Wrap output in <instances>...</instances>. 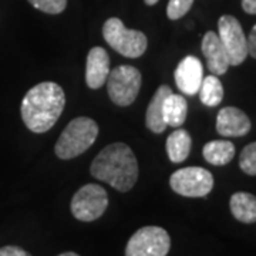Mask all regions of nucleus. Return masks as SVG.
I'll use <instances>...</instances> for the list:
<instances>
[{"label": "nucleus", "instance_id": "f257e3e1", "mask_svg": "<svg viewBox=\"0 0 256 256\" xmlns=\"http://www.w3.org/2000/svg\"><path fill=\"white\" fill-rule=\"evenodd\" d=\"M66 106L63 88L53 82H44L30 88L22 101V118L26 127L37 132H46L57 122Z\"/></svg>", "mask_w": 256, "mask_h": 256}, {"label": "nucleus", "instance_id": "f03ea898", "mask_svg": "<svg viewBox=\"0 0 256 256\" xmlns=\"http://www.w3.org/2000/svg\"><path fill=\"white\" fill-rule=\"evenodd\" d=\"M92 175L120 192L132 190L138 180V162L132 150L122 142L106 146L92 161Z\"/></svg>", "mask_w": 256, "mask_h": 256}, {"label": "nucleus", "instance_id": "7ed1b4c3", "mask_svg": "<svg viewBox=\"0 0 256 256\" xmlns=\"http://www.w3.org/2000/svg\"><path fill=\"white\" fill-rule=\"evenodd\" d=\"M98 136V126L88 117L74 118L64 128L63 134L56 142V156L62 160L76 158L87 151Z\"/></svg>", "mask_w": 256, "mask_h": 256}, {"label": "nucleus", "instance_id": "20e7f679", "mask_svg": "<svg viewBox=\"0 0 256 256\" xmlns=\"http://www.w3.org/2000/svg\"><path fill=\"white\" fill-rule=\"evenodd\" d=\"M102 36L111 48L124 57L137 58L146 53L148 40L142 32L131 30L117 18H108L102 26Z\"/></svg>", "mask_w": 256, "mask_h": 256}, {"label": "nucleus", "instance_id": "39448f33", "mask_svg": "<svg viewBox=\"0 0 256 256\" xmlns=\"http://www.w3.org/2000/svg\"><path fill=\"white\" fill-rule=\"evenodd\" d=\"M108 96L114 104L127 107L137 98L141 88V73L132 66H118L107 77Z\"/></svg>", "mask_w": 256, "mask_h": 256}, {"label": "nucleus", "instance_id": "423d86ee", "mask_svg": "<svg viewBox=\"0 0 256 256\" xmlns=\"http://www.w3.org/2000/svg\"><path fill=\"white\" fill-rule=\"evenodd\" d=\"M171 248V238L164 228L144 226L130 238L126 256H166Z\"/></svg>", "mask_w": 256, "mask_h": 256}, {"label": "nucleus", "instance_id": "0eeeda50", "mask_svg": "<svg viewBox=\"0 0 256 256\" xmlns=\"http://www.w3.org/2000/svg\"><path fill=\"white\" fill-rule=\"evenodd\" d=\"M170 185L172 191L182 196L201 198L212 191L214 176L208 170L201 166H186L171 175Z\"/></svg>", "mask_w": 256, "mask_h": 256}, {"label": "nucleus", "instance_id": "6e6552de", "mask_svg": "<svg viewBox=\"0 0 256 256\" xmlns=\"http://www.w3.org/2000/svg\"><path fill=\"white\" fill-rule=\"evenodd\" d=\"M108 206V196L106 190L96 185L87 184L82 186L72 200V212L74 218L82 222H92L100 218Z\"/></svg>", "mask_w": 256, "mask_h": 256}, {"label": "nucleus", "instance_id": "1a4fd4ad", "mask_svg": "<svg viewBox=\"0 0 256 256\" xmlns=\"http://www.w3.org/2000/svg\"><path fill=\"white\" fill-rule=\"evenodd\" d=\"M218 36L229 57L230 66H239L248 56V40L244 28L234 16L225 14L218 22Z\"/></svg>", "mask_w": 256, "mask_h": 256}, {"label": "nucleus", "instance_id": "9d476101", "mask_svg": "<svg viewBox=\"0 0 256 256\" xmlns=\"http://www.w3.org/2000/svg\"><path fill=\"white\" fill-rule=\"evenodd\" d=\"M174 76L180 92L186 96H195L204 80V67L198 57L186 56L176 66Z\"/></svg>", "mask_w": 256, "mask_h": 256}, {"label": "nucleus", "instance_id": "9b49d317", "mask_svg": "<svg viewBox=\"0 0 256 256\" xmlns=\"http://www.w3.org/2000/svg\"><path fill=\"white\" fill-rule=\"evenodd\" d=\"M250 120L236 107H225L218 112L216 131L222 137H242L250 131Z\"/></svg>", "mask_w": 256, "mask_h": 256}, {"label": "nucleus", "instance_id": "f8f14e48", "mask_svg": "<svg viewBox=\"0 0 256 256\" xmlns=\"http://www.w3.org/2000/svg\"><path fill=\"white\" fill-rule=\"evenodd\" d=\"M202 53L206 58L208 68L214 76H222L228 72L229 57L224 44L220 43V36L214 32L205 33L202 38Z\"/></svg>", "mask_w": 256, "mask_h": 256}, {"label": "nucleus", "instance_id": "ddd939ff", "mask_svg": "<svg viewBox=\"0 0 256 256\" xmlns=\"http://www.w3.org/2000/svg\"><path fill=\"white\" fill-rule=\"evenodd\" d=\"M110 74V57L102 47H92L87 56L86 64V82L87 86L97 90L104 86Z\"/></svg>", "mask_w": 256, "mask_h": 256}, {"label": "nucleus", "instance_id": "4468645a", "mask_svg": "<svg viewBox=\"0 0 256 256\" xmlns=\"http://www.w3.org/2000/svg\"><path fill=\"white\" fill-rule=\"evenodd\" d=\"M172 92L170 86H161L154 94V97L151 98L148 108H146V128H150L152 132L161 134L166 130V124L164 121V100L166 96H170Z\"/></svg>", "mask_w": 256, "mask_h": 256}, {"label": "nucleus", "instance_id": "2eb2a0df", "mask_svg": "<svg viewBox=\"0 0 256 256\" xmlns=\"http://www.w3.org/2000/svg\"><path fill=\"white\" fill-rule=\"evenodd\" d=\"M232 215L244 224L256 222V196L248 192H236L229 201Z\"/></svg>", "mask_w": 256, "mask_h": 256}, {"label": "nucleus", "instance_id": "dca6fc26", "mask_svg": "<svg viewBox=\"0 0 256 256\" xmlns=\"http://www.w3.org/2000/svg\"><path fill=\"white\" fill-rule=\"evenodd\" d=\"M191 146L192 140L188 131H185L182 128L175 130L166 140V154H168L170 161L174 164L184 162L190 156Z\"/></svg>", "mask_w": 256, "mask_h": 256}, {"label": "nucleus", "instance_id": "f3484780", "mask_svg": "<svg viewBox=\"0 0 256 256\" xmlns=\"http://www.w3.org/2000/svg\"><path fill=\"white\" fill-rule=\"evenodd\" d=\"M162 112H164V121L166 127H181L186 120V112H188V104L185 97L174 92L166 96Z\"/></svg>", "mask_w": 256, "mask_h": 256}, {"label": "nucleus", "instance_id": "a211bd4d", "mask_svg": "<svg viewBox=\"0 0 256 256\" xmlns=\"http://www.w3.org/2000/svg\"><path fill=\"white\" fill-rule=\"evenodd\" d=\"M204 158L212 165H226L235 156V146L230 141L218 140L205 144L202 150Z\"/></svg>", "mask_w": 256, "mask_h": 256}, {"label": "nucleus", "instance_id": "6ab92c4d", "mask_svg": "<svg viewBox=\"0 0 256 256\" xmlns=\"http://www.w3.org/2000/svg\"><path fill=\"white\" fill-rule=\"evenodd\" d=\"M198 92L202 104L208 107H216L224 100V86L220 82V78L214 74L202 80Z\"/></svg>", "mask_w": 256, "mask_h": 256}, {"label": "nucleus", "instance_id": "aec40b11", "mask_svg": "<svg viewBox=\"0 0 256 256\" xmlns=\"http://www.w3.org/2000/svg\"><path fill=\"white\" fill-rule=\"evenodd\" d=\"M239 166L248 175H256V142L246 146L239 156Z\"/></svg>", "mask_w": 256, "mask_h": 256}, {"label": "nucleus", "instance_id": "412c9836", "mask_svg": "<svg viewBox=\"0 0 256 256\" xmlns=\"http://www.w3.org/2000/svg\"><path fill=\"white\" fill-rule=\"evenodd\" d=\"M28 2L33 8L48 14H58L67 6V0H28Z\"/></svg>", "mask_w": 256, "mask_h": 256}, {"label": "nucleus", "instance_id": "4be33fe9", "mask_svg": "<svg viewBox=\"0 0 256 256\" xmlns=\"http://www.w3.org/2000/svg\"><path fill=\"white\" fill-rule=\"evenodd\" d=\"M194 0H170L166 8V16L171 20L184 18L192 8Z\"/></svg>", "mask_w": 256, "mask_h": 256}, {"label": "nucleus", "instance_id": "5701e85b", "mask_svg": "<svg viewBox=\"0 0 256 256\" xmlns=\"http://www.w3.org/2000/svg\"><path fill=\"white\" fill-rule=\"evenodd\" d=\"M0 256H32L24 249L18 246H3L0 248Z\"/></svg>", "mask_w": 256, "mask_h": 256}, {"label": "nucleus", "instance_id": "b1692460", "mask_svg": "<svg viewBox=\"0 0 256 256\" xmlns=\"http://www.w3.org/2000/svg\"><path fill=\"white\" fill-rule=\"evenodd\" d=\"M248 40V54H250L254 58H256V24L252 28L249 36L246 37Z\"/></svg>", "mask_w": 256, "mask_h": 256}, {"label": "nucleus", "instance_id": "393cba45", "mask_svg": "<svg viewBox=\"0 0 256 256\" xmlns=\"http://www.w3.org/2000/svg\"><path fill=\"white\" fill-rule=\"evenodd\" d=\"M242 9L248 14H256V0H242Z\"/></svg>", "mask_w": 256, "mask_h": 256}, {"label": "nucleus", "instance_id": "a878e982", "mask_svg": "<svg viewBox=\"0 0 256 256\" xmlns=\"http://www.w3.org/2000/svg\"><path fill=\"white\" fill-rule=\"evenodd\" d=\"M144 2H146L148 6H154L156 3H158V0H144Z\"/></svg>", "mask_w": 256, "mask_h": 256}, {"label": "nucleus", "instance_id": "bb28decb", "mask_svg": "<svg viewBox=\"0 0 256 256\" xmlns=\"http://www.w3.org/2000/svg\"><path fill=\"white\" fill-rule=\"evenodd\" d=\"M58 256H78L77 254H74V252H66V254H62V255Z\"/></svg>", "mask_w": 256, "mask_h": 256}]
</instances>
